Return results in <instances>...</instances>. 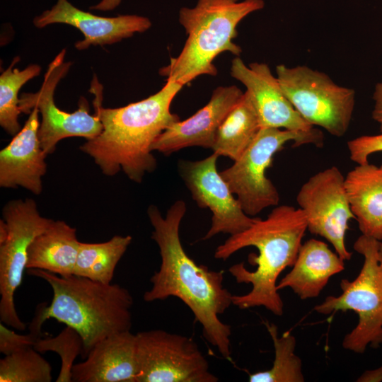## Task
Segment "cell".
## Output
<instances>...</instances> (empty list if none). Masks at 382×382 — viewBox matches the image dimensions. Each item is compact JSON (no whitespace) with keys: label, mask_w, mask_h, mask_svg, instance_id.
I'll return each mask as SVG.
<instances>
[{"label":"cell","mask_w":382,"mask_h":382,"mask_svg":"<svg viewBox=\"0 0 382 382\" xmlns=\"http://www.w3.org/2000/svg\"><path fill=\"white\" fill-rule=\"evenodd\" d=\"M187 210L186 203L175 201L161 215L155 205L147 214L154 231L151 238L161 255L159 270L151 277V288L144 294L146 302L174 296L180 299L202 325L205 340L225 359L231 358V326L219 318L232 303V294L223 285V271L197 265L185 251L180 226Z\"/></svg>","instance_id":"obj_1"},{"label":"cell","mask_w":382,"mask_h":382,"mask_svg":"<svg viewBox=\"0 0 382 382\" xmlns=\"http://www.w3.org/2000/svg\"><path fill=\"white\" fill-rule=\"evenodd\" d=\"M183 85L166 81L162 88L141 100L116 108L102 106L103 86L96 75L89 91L94 96L95 114L103 130L80 146L102 173L113 176L122 170L129 180L139 183L155 170L157 161L151 146L158 137L180 117L170 112V105Z\"/></svg>","instance_id":"obj_2"},{"label":"cell","mask_w":382,"mask_h":382,"mask_svg":"<svg viewBox=\"0 0 382 382\" xmlns=\"http://www.w3.org/2000/svg\"><path fill=\"white\" fill-rule=\"evenodd\" d=\"M306 230V219L299 207L277 205L266 219L257 218L249 228L230 236L216 248L214 257L223 260L246 247L258 250L257 255L249 257L250 262L257 266L255 270H248L243 262L228 269L237 283L252 285L248 293L232 296L233 305L241 309L262 306L276 316L283 314L277 279L286 267L293 266Z\"/></svg>","instance_id":"obj_3"},{"label":"cell","mask_w":382,"mask_h":382,"mask_svg":"<svg viewBox=\"0 0 382 382\" xmlns=\"http://www.w3.org/2000/svg\"><path fill=\"white\" fill-rule=\"evenodd\" d=\"M28 273L46 281L53 292L50 305L42 304L43 321L53 318L75 329L83 340V359L103 339L130 330L134 301L126 288L42 270L29 269Z\"/></svg>","instance_id":"obj_4"},{"label":"cell","mask_w":382,"mask_h":382,"mask_svg":"<svg viewBox=\"0 0 382 382\" xmlns=\"http://www.w3.org/2000/svg\"><path fill=\"white\" fill-rule=\"evenodd\" d=\"M264 6L263 0H197L193 7L181 8L178 21L187 37L160 74L183 86L202 75L216 76L214 61L219 54L228 52L238 57L242 52L233 41L239 23Z\"/></svg>","instance_id":"obj_5"},{"label":"cell","mask_w":382,"mask_h":382,"mask_svg":"<svg viewBox=\"0 0 382 382\" xmlns=\"http://www.w3.org/2000/svg\"><path fill=\"white\" fill-rule=\"evenodd\" d=\"M380 241L361 234L354 249L364 257L358 276L352 281L340 282L342 294L328 296L314 307L316 312L329 315L337 311H353L359 321L347 334L342 347L355 353H364L367 347L382 344V268L378 260Z\"/></svg>","instance_id":"obj_6"},{"label":"cell","mask_w":382,"mask_h":382,"mask_svg":"<svg viewBox=\"0 0 382 382\" xmlns=\"http://www.w3.org/2000/svg\"><path fill=\"white\" fill-rule=\"evenodd\" d=\"M288 142H292L295 146H322L323 135L316 128L309 132L260 128L241 157L220 172L248 216H255L265 209L278 205L279 192L267 177L266 171L271 166L274 156Z\"/></svg>","instance_id":"obj_7"},{"label":"cell","mask_w":382,"mask_h":382,"mask_svg":"<svg viewBox=\"0 0 382 382\" xmlns=\"http://www.w3.org/2000/svg\"><path fill=\"white\" fill-rule=\"evenodd\" d=\"M276 73L285 96L306 122L332 136L346 134L355 105L354 89L339 86L325 73L304 65L279 64Z\"/></svg>","instance_id":"obj_8"},{"label":"cell","mask_w":382,"mask_h":382,"mask_svg":"<svg viewBox=\"0 0 382 382\" xmlns=\"http://www.w3.org/2000/svg\"><path fill=\"white\" fill-rule=\"evenodd\" d=\"M2 216L7 236L0 243V320L8 327L23 331L26 325L17 313L15 293L26 269L30 245L52 219L41 216L33 199L8 202L2 209Z\"/></svg>","instance_id":"obj_9"},{"label":"cell","mask_w":382,"mask_h":382,"mask_svg":"<svg viewBox=\"0 0 382 382\" xmlns=\"http://www.w3.org/2000/svg\"><path fill=\"white\" fill-rule=\"evenodd\" d=\"M137 382H217L191 338L156 329L136 334Z\"/></svg>","instance_id":"obj_10"},{"label":"cell","mask_w":382,"mask_h":382,"mask_svg":"<svg viewBox=\"0 0 382 382\" xmlns=\"http://www.w3.org/2000/svg\"><path fill=\"white\" fill-rule=\"evenodd\" d=\"M66 49H62L48 64L42 84L36 93H23L19 99L21 112L30 113L36 107L42 116L38 129L41 147L48 155L55 151L57 143L63 139L79 137L87 140L99 135L103 124L96 114L89 113V105L84 97L79 101V108L74 112L59 109L54 103L57 84L67 74L72 63L65 62Z\"/></svg>","instance_id":"obj_11"},{"label":"cell","mask_w":382,"mask_h":382,"mask_svg":"<svg viewBox=\"0 0 382 382\" xmlns=\"http://www.w3.org/2000/svg\"><path fill=\"white\" fill-rule=\"evenodd\" d=\"M296 201L305 215L307 230L326 239L345 261L351 260L352 253L347 248L345 238L354 215L340 170L331 166L312 175L299 189Z\"/></svg>","instance_id":"obj_12"},{"label":"cell","mask_w":382,"mask_h":382,"mask_svg":"<svg viewBox=\"0 0 382 382\" xmlns=\"http://www.w3.org/2000/svg\"><path fill=\"white\" fill-rule=\"evenodd\" d=\"M219 156L212 154L199 161L180 160L179 175L200 208L212 212V224L204 240L223 233L230 236L249 228L256 220L245 213L228 184L217 171Z\"/></svg>","instance_id":"obj_13"},{"label":"cell","mask_w":382,"mask_h":382,"mask_svg":"<svg viewBox=\"0 0 382 382\" xmlns=\"http://www.w3.org/2000/svg\"><path fill=\"white\" fill-rule=\"evenodd\" d=\"M231 76L246 88L260 128L309 132L315 127L306 122L285 96L277 76L265 63L246 65L239 57L231 62Z\"/></svg>","instance_id":"obj_14"},{"label":"cell","mask_w":382,"mask_h":382,"mask_svg":"<svg viewBox=\"0 0 382 382\" xmlns=\"http://www.w3.org/2000/svg\"><path fill=\"white\" fill-rule=\"evenodd\" d=\"M54 23L71 25L83 35V40L76 42L79 50L88 49L91 45H112L130 37L137 33H144L151 26V20L135 14L103 17L84 11L74 6L68 0H57L33 19V24L42 28Z\"/></svg>","instance_id":"obj_15"},{"label":"cell","mask_w":382,"mask_h":382,"mask_svg":"<svg viewBox=\"0 0 382 382\" xmlns=\"http://www.w3.org/2000/svg\"><path fill=\"white\" fill-rule=\"evenodd\" d=\"M243 95L236 86L216 88L203 108L189 118L173 123L155 140L151 150L168 156L187 147L212 149L219 126Z\"/></svg>","instance_id":"obj_16"},{"label":"cell","mask_w":382,"mask_h":382,"mask_svg":"<svg viewBox=\"0 0 382 382\" xmlns=\"http://www.w3.org/2000/svg\"><path fill=\"white\" fill-rule=\"evenodd\" d=\"M24 126L11 142L0 151V186L22 187L34 195L42 191V178L47 171L38 129L39 110L32 109Z\"/></svg>","instance_id":"obj_17"},{"label":"cell","mask_w":382,"mask_h":382,"mask_svg":"<svg viewBox=\"0 0 382 382\" xmlns=\"http://www.w3.org/2000/svg\"><path fill=\"white\" fill-rule=\"evenodd\" d=\"M136 334L117 332L103 339L72 369L74 382H137Z\"/></svg>","instance_id":"obj_18"},{"label":"cell","mask_w":382,"mask_h":382,"mask_svg":"<svg viewBox=\"0 0 382 382\" xmlns=\"http://www.w3.org/2000/svg\"><path fill=\"white\" fill-rule=\"evenodd\" d=\"M345 269V260L323 241L311 238L302 243L291 270L277 285L291 289L301 300L315 298L333 275Z\"/></svg>","instance_id":"obj_19"},{"label":"cell","mask_w":382,"mask_h":382,"mask_svg":"<svg viewBox=\"0 0 382 382\" xmlns=\"http://www.w3.org/2000/svg\"><path fill=\"white\" fill-rule=\"evenodd\" d=\"M351 210L361 234L382 241V164H357L345 177Z\"/></svg>","instance_id":"obj_20"},{"label":"cell","mask_w":382,"mask_h":382,"mask_svg":"<svg viewBox=\"0 0 382 382\" xmlns=\"http://www.w3.org/2000/svg\"><path fill=\"white\" fill-rule=\"evenodd\" d=\"M79 245L76 228L64 221L52 220L30 245L26 269L62 277L74 274Z\"/></svg>","instance_id":"obj_21"},{"label":"cell","mask_w":382,"mask_h":382,"mask_svg":"<svg viewBox=\"0 0 382 382\" xmlns=\"http://www.w3.org/2000/svg\"><path fill=\"white\" fill-rule=\"evenodd\" d=\"M260 129L255 110L244 92L219 126L212 149L219 156L235 161L248 149Z\"/></svg>","instance_id":"obj_22"},{"label":"cell","mask_w":382,"mask_h":382,"mask_svg":"<svg viewBox=\"0 0 382 382\" xmlns=\"http://www.w3.org/2000/svg\"><path fill=\"white\" fill-rule=\"evenodd\" d=\"M132 241L131 236H114L103 243L80 242L74 274L110 284L115 268Z\"/></svg>","instance_id":"obj_23"},{"label":"cell","mask_w":382,"mask_h":382,"mask_svg":"<svg viewBox=\"0 0 382 382\" xmlns=\"http://www.w3.org/2000/svg\"><path fill=\"white\" fill-rule=\"evenodd\" d=\"M274 348L272 366L266 371L249 374L250 382H303L301 359L295 354L296 338L289 332L279 337L277 328L265 323Z\"/></svg>","instance_id":"obj_24"},{"label":"cell","mask_w":382,"mask_h":382,"mask_svg":"<svg viewBox=\"0 0 382 382\" xmlns=\"http://www.w3.org/2000/svg\"><path fill=\"white\" fill-rule=\"evenodd\" d=\"M19 61V57H14L10 66L0 76V125L13 136L21 130L18 92L25 83L39 76L41 71L38 64H30L23 70L14 68Z\"/></svg>","instance_id":"obj_25"},{"label":"cell","mask_w":382,"mask_h":382,"mask_svg":"<svg viewBox=\"0 0 382 382\" xmlns=\"http://www.w3.org/2000/svg\"><path fill=\"white\" fill-rule=\"evenodd\" d=\"M50 364L34 347L23 349L0 360V382H50Z\"/></svg>","instance_id":"obj_26"},{"label":"cell","mask_w":382,"mask_h":382,"mask_svg":"<svg viewBox=\"0 0 382 382\" xmlns=\"http://www.w3.org/2000/svg\"><path fill=\"white\" fill-rule=\"evenodd\" d=\"M83 340L80 334L73 328L66 325L54 337H41L34 345L40 353L54 352L61 359V367L57 382H71L74 361L83 351Z\"/></svg>","instance_id":"obj_27"},{"label":"cell","mask_w":382,"mask_h":382,"mask_svg":"<svg viewBox=\"0 0 382 382\" xmlns=\"http://www.w3.org/2000/svg\"><path fill=\"white\" fill-rule=\"evenodd\" d=\"M42 324L40 318L35 315L30 324L29 333L22 335L16 333L1 322L0 352L5 356L23 349L34 347L37 341L43 337Z\"/></svg>","instance_id":"obj_28"},{"label":"cell","mask_w":382,"mask_h":382,"mask_svg":"<svg viewBox=\"0 0 382 382\" xmlns=\"http://www.w3.org/2000/svg\"><path fill=\"white\" fill-rule=\"evenodd\" d=\"M347 148L352 161L357 164L368 163L371 154L382 152V133L354 138L347 142Z\"/></svg>","instance_id":"obj_29"},{"label":"cell","mask_w":382,"mask_h":382,"mask_svg":"<svg viewBox=\"0 0 382 382\" xmlns=\"http://www.w3.org/2000/svg\"><path fill=\"white\" fill-rule=\"evenodd\" d=\"M373 99L374 106L372 111V118L379 125L380 131L382 133V82L376 85Z\"/></svg>","instance_id":"obj_30"},{"label":"cell","mask_w":382,"mask_h":382,"mask_svg":"<svg viewBox=\"0 0 382 382\" xmlns=\"http://www.w3.org/2000/svg\"><path fill=\"white\" fill-rule=\"evenodd\" d=\"M358 382H381L382 366L364 371L357 380Z\"/></svg>","instance_id":"obj_31"},{"label":"cell","mask_w":382,"mask_h":382,"mask_svg":"<svg viewBox=\"0 0 382 382\" xmlns=\"http://www.w3.org/2000/svg\"><path fill=\"white\" fill-rule=\"evenodd\" d=\"M122 1V0H100V2L91 6V10L109 11L116 8Z\"/></svg>","instance_id":"obj_32"},{"label":"cell","mask_w":382,"mask_h":382,"mask_svg":"<svg viewBox=\"0 0 382 382\" xmlns=\"http://www.w3.org/2000/svg\"><path fill=\"white\" fill-rule=\"evenodd\" d=\"M378 260L382 268V241H380L378 248Z\"/></svg>","instance_id":"obj_33"}]
</instances>
